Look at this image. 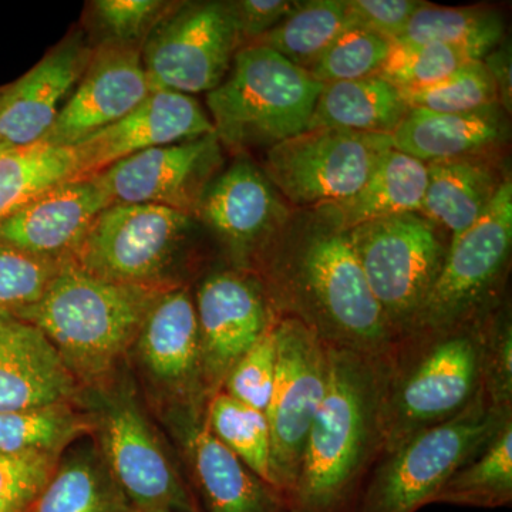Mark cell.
Segmentation results:
<instances>
[{"label":"cell","instance_id":"43","mask_svg":"<svg viewBox=\"0 0 512 512\" xmlns=\"http://www.w3.org/2000/svg\"><path fill=\"white\" fill-rule=\"evenodd\" d=\"M424 3L419 0H346L350 28L367 30L393 43L403 35L410 19Z\"/></svg>","mask_w":512,"mask_h":512},{"label":"cell","instance_id":"32","mask_svg":"<svg viewBox=\"0 0 512 512\" xmlns=\"http://www.w3.org/2000/svg\"><path fill=\"white\" fill-rule=\"evenodd\" d=\"M74 178H80V168L73 147L36 144L0 154V221Z\"/></svg>","mask_w":512,"mask_h":512},{"label":"cell","instance_id":"39","mask_svg":"<svg viewBox=\"0 0 512 512\" xmlns=\"http://www.w3.org/2000/svg\"><path fill=\"white\" fill-rule=\"evenodd\" d=\"M62 262L39 258L0 242V311L16 313L35 305Z\"/></svg>","mask_w":512,"mask_h":512},{"label":"cell","instance_id":"11","mask_svg":"<svg viewBox=\"0 0 512 512\" xmlns=\"http://www.w3.org/2000/svg\"><path fill=\"white\" fill-rule=\"evenodd\" d=\"M241 49L229 2H177L148 35L141 62L153 92L194 96L217 89Z\"/></svg>","mask_w":512,"mask_h":512},{"label":"cell","instance_id":"2","mask_svg":"<svg viewBox=\"0 0 512 512\" xmlns=\"http://www.w3.org/2000/svg\"><path fill=\"white\" fill-rule=\"evenodd\" d=\"M384 357L329 348V380L313 420L289 512H355L384 453Z\"/></svg>","mask_w":512,"mask_h":512},{"label":"cell","instance_id":"19","mask_svg":"<svg viewBox=\"0 0 512 512\" xmlns=\"http://www.w3.org/2000/svg\"><path fill=\"white\" fill-rule=\"evenodd\" d=\"M215 134L210 116L194 96L154 90L126 117L73 146L80 178L141 151Z\"/></svg>","mask_w":512,"mask_h":512},{"label":"cell","instance_id":"33","mask_svg":"<svg viewBox=\"0 0 512 512\" xmlns=\"http://www.w3.org/2000/svg\"><path fill=\"white\" fill-rule=\"evenodd\" d=\"M92 429V421L70 403L0 412V451L60 457L64 448Z\"/></svg>","mask_w":512,"mask_h":512},{"label":"cell","instance_id":"24","mask_svg":"<svg viewBox=\"0 0 512 512\" xmlns=\"http://www.w3.org/2000/svg\"><path fill=\"white\" fill-rule=\"evenodd\" d=\"M504 111L501 106L453 114L409 110L390 138L394 150L423 163L485 156L507 140Z\"/></svg>","mask_w":512,"mask_h":512},{"label":"cell","instance_id":"16","mask_svg":"<svg viewBox=\"0 0 512 512\" xmlns=\"http://www.w3.org/2000/svg\"><path fill=\"white\" fill-rule=\"evenodd\" d=\"M215 134L141 151L93 175L113 204H150L194 217L202 195L221 173Z\"/></svg>","mask_w":512,"mask_h":512},{"label":"cell","instance_id":"7","mask_svg":"<svg viewBox=\"0 0 512 512\" xmlns=\"http://www.w3.org/2000/svg\"><path fill=\"white\" fill-rule=\"evenodd\" d=\"M511 249L512 183L507 177L483 217L448 242L439 275L406 332L456 325L501 305L507 299Z\"/></svg>","mask_w":512,"mask_h":512},{"label":"cell","instance_id":"30","mask_svg":"<svg viewBox=\"0 0 512 512\" xmlns=\"http://www.w3.org/2000/svg\"><path fill=\"white\" fill-rule=\"evenodd\" d=\"M504 36V20L497 10L481 6L443 8L424 3L392 45L443 43L464 47L484 59L503 43Z\"/></svg>","mask_w":512,"mask_h":512},{"label":"cell","instance_id":"40","mask_svg":"<svg viewBox=\"0 0 512 512\" xmlns=\"http://www.w3.org/2000/svg\"><path fill=\"white\" fill-rule=\"evenodd\" d=\"M59 460L49 454L0 451V512H32Z\"/></svg>","mask_w":512,"mask_h":512},{"label":"cell","instance_id":"47","mask_svg":"<svg viewBox=\"0 0 512 512\" xmlns=\"http://www.w3.org/2000/svg\"><path fill=\"white\" fill-rule=\"evenodd\" d=\"M6 151H10V150H8V148L0 146V154L6 153Z\"/></svg>","mask_w":512,"mask_h":512},{"label":"cell","instance_id":"45","mask_svg":"<svg viewBox=\"0 0 512 512\" xmlns=\"http://www.w3.org/2000/svg\"><path fill=\"white\" fill-rule=\"evenodd\" d=\"M483 62L500 94L501 107L510 113L511 111V50L510 46L503 45L495 47L493 52L484 57Z\"/></svg>","mask_w":512,"mask_h":512},{"label":"cell","instance_id":"28","mask_svg":"<svg viewBox=\"0 0 512 512\" xmlns=\"http://www.w3.org/2000/svg\"><path fill=\"white\" fill-rule=\"evenodd\" d=\"M433 504L503 508L512 504V417L467 463L458 468Z\"/></svg>","mask_w":512,"mask_h":512},{"label":"cell","instance_id":"14","mask_svg":"<svg viewBox=\"0 0 512 512\" xmlns=\"http://www.w3.org/2000/svg\"><path fill=\"white\" fill-rule=\"evenodd\" d=\"M194 302L208 400L221 392L235 363L278 318L258 278L234 268L208 275L198 286Z\"/></svg>","mask_w":512,"mask_h":512},{"label":"cell","instance_id":"35","mask_svg":"<svg viewBox=\"0 0 512 512\" xmlns=\"http://www.w3.org/2000/svg\"><path fill=\"white\" fill-rule=\"evenodd\" d=\"M409 110L431 113H473L501 106L497 84L483 60L461 67L440 82L420 89L400 90Z\"/></svg>","mask_w":512,"mask_h":512},{"label":"cell","instance_id":"4","mask_svg":"<svg viewBox=\"0 0 512 512\" xmlns=\"http://www.w3.org/2000/svg\"><path fill=\"white\" fill-rule=\"evenodd\" d=\"M171 288L107 281L64 259L40 301L13 315L45 333L76 380L93 382L136 343Z\"/></svg>","mask_w":512,"mask_h":512},{"label":"cell","instance_id":"20","mask_svg":"<svg viewBox=\"0 0 512 512\" xmlns=\"http://www.w3.org/2000/svg\"><path fill=\"white\" fill-rule=\"evenodd\" d=\"M110 205L113 202L96 178L64 181L3 218L0 242L39 258L64 261Z\"/></svg>","mask_w":512,"mask_h":512},{"label":"cell","instance_id":"17","mask_svg":"<svg viewBox=\"0 0 512 512\" xmlns=\"http://www.w3.org/2000/svg\"><path fill=\"white\" fill-rule=\"evenodd\" d=\"M153 92L141 50L99 45L42 143L73 147L126 117Z\"/></svg>","mask_w":512,"mask_h":512},{"label":"cell","instance_id":"18","mask_svg":"<svg viewBox=\"0 0 512 512\" xmlns=\"http://www.w3.org/2000/svg\"><path fill=\"white\" fill-rule=\"evenodd\" d=\"M93 46L82 30L69 33L35 67L0 93V146H36L53 127L80 82Z\"/></svg>","mask_w":512,"mask_h":512},{"label":"cell","instance_id":"29","mask_svg":"<svg viewBox=\"0 0 512 512\" xmlns=\"http://www.w3.org/2000/svg\"><path fill=\"white\" fill-rule=\"evenodd\" d=\"M349 28L346 0H298L291 13L259 37L254 45L274 50L309 73L323 53Z\"/></svg>","mask_w":512,"mask_h":512},{"label":"cell","instance_id":"8","mask_svg":"<svg viewBox=\"0 0 512 512\" xmlns=\"http://www.w3.org/2000/svg\"><path fill=\"white\" fill-rule=\"evenodd\" d=\"M195 222L160 205L113 204L94 220L69 259L107 281L177 286L171 274L190 244Z\"/></svg>","mask_w":512,"mask_h":512},{"label":"cell","instance_id":"23","mask_svg":"<svg viewBox=\"0 0 512 512\" xmlns=\"http://www.w3.org/2000/svg\"><path fill=\"white\" fill-rule=\"evenodd\" d=\"M205 409H188L185 457L205 512H289L272 485L252 473L208 430Z\"/></svg>","mask_w":512,"mask_h":512},{"label":"cell","instance_id":"46","mask_svg":"<svg viewBox=\"0 0 512 512\" xmlns=\"http://www.w3.org/2000/svg\"><path fill=\"white\" fill-rule=\"evenodd\" d=\"M128 512H173V511H165V510H136V508H131Z\"/></svg>","mask_w":512,"mask_h":512},{"label":"cell","instance_id":"31","mask_svg":"<svg viewBox=\"0 0 512 512\" xmlns=\"http://www.w3.org/2000/svg\"><path fill=\"white\" fill-rule=\"evenodd\" d=\"M131 505L107 466L80 453L57 466L32 512H128Z\"/></svg>","mask_w":512,"mask_h":512},{"label":"cell","instance_id":"36","mask_svg":"<svg viewBox=\"0 0 512 512\" xmlns=\"http://www.w3.org/2000/svg\"><path fill=\"white\" fill-rule=\"evenodd\" d=\"M177 2L165 0H94L87 3L86 26L92 46L143 49L151 30Z\"/></svg>","mask_w":512,"mask_h":512},{"label":"cell","instance_id":"26","mask_svg":"<svg viewBox=\"0 0 512 512\" xmlns=\"http://www.w3.org/2000/svg\"><path fill=\"white\" fill-rule=\"evenodd\" d=\"M427 181L426 163L393 148L355 195L320 208H325L340 228L349 231L365 222L421 212Z\"/></svg>","mask_w":512,"mask_h":512},{"label":"cell","instance_id":"42","mask_svg":"<svg viewBox=\"0 0 512 512\" xmlns=\"http://www.w3.org/2000/svg\"><path fill=\"white\" fill-rule=\"evenodd\" d=\"M483 393L498 409L512 410V320L507 299L488 319Z\"/></svg>","mask_w":512,"mask_h":512},{"label":"cell","instance_id":"48","mask_svg":"<svg viewBox=\"0 0 512 512\" xmlns=\"http://www.w3.org/2000/svg\"><path fill=\"white\" fill-rule=\"evenodd\" d=\"M2 89H3V87H0V93H2Z\"/></svg>","mask_w":512,"mask_h":512},{"label":"cell","instance_id":"13","mask_svg":"<svg viewBox=\"0 0 512 512\" xmlns=\"http://www.w3.org/2000/svg\"><path fill=\"white\" fill-rule=\"evenodd\" d=\"M97 427L106 466L131 508L198 512L194 495L133 397L109 400Z\"/></svg>","mask_w":512,"mask_h":512},{"label":"cell","instance_id":"44","mask_svg":"<svg viewBox=\"0 0 512 512\" xmlns=\"http://www.w3.org/2000/svg\"><path fill=\"white\" fill-rule=\"evenodd\" d=\"M293 0H235L229 2L242 47L254 45L259 37L274 29L291 10Z\"/></svg>","mask_w":512,"mask_h":512},{"label":"cell","instance_id":"27","mask_svg":"<svg viewBox=\"0 0 512 512\" xmlns=\"http://www.w3.org/2000/svg\"><path fill=\"white\" fill-rule=\"evenodd\" d=\"M407 111L400 90L379 76L323 84L309 128L392 136Z\"/></svg>","mask_w":512,"mask_h":512},{"label":"cell","instance_id":"41","mask_svg":"<svg viewBox=\"0 0 512 512\" xmlns=\"http://www.w3.org/2000/svg\"><path fill=\"white\" fill-rule=\"evenodd\" d=\"M278 320V319H276ZM275 320V323H276ZM275 323L241 359L235 363L221 392L266 413L275 380Z\"/></svg>","mask_w":512,"mask_h":512},{"label":"cell","instance_id":"34","mask_svg":"<svg viewBox=\"0 0 512 512\" xmlns=\"http://www.w3.org/2000/svg\"><path fill=\"white\" fill-rule=\"evenodd\" d=\"M204 421L220 443L252 473L272 485L271 433L264 413L218 392L205 404Z\"/></svg>","mask_w":512,"mask_h":512},{"label":"cell","instance_id":"38","mask_svg":"<svg viewBox=\"0 0 512 512\" xmlns=\"http://www.w3.org/2000/svg\"><path fill=\"white\" fill-rule=\"evenodd\" d=\"M390 49L392 43L382 36L349 28L323 53L309 74L320 84L352 82L377 76Z\"/></svg>","mask_w":512,"mask_h":512},{"label":"cell","instance_id":"10","mask_svg":"<svg viewBox=\"0 0 512 512\" xmlns=\"http://www.w3.org/2000/svg\"><path fill=\"white\" fill-rule=\"evenodd\" d=\"M390 150V136L308 128L265 151L261 168L286 202L315 210L355 195Z\"/></svg>","mask_w":512,"mask_h":512},{"label":"cell","instance_id":"21","mask_svg":"<svg viewBox=\"0 0 512 512\" xmlns=\"http://www.w3.org/2000/svg\"><path fill=\"white\" fill-rule=\"evenodd\" d=\"M134 345L154 380L184 400L188 409H205L200 330L194 296L187 288L174 286L158 299Z\"/></svg>","mask_w":512,"mask_h":512},{"label":"cell","instance_id":"12","mask_svg":"<svg viewBox=\"0 0 512 512\" xmlns=\"http://www.w3.org/2000/svg\"><path fill=\"white\" fill-rule=\"evenodd\" d=\"M275 380L265 416L272 485L285 501L295 488L306 437L328 389L329 346L299 320L275 323Z\"/></svg>","mask_w":512,"mask_h":512},{"label":"cell","instance_id":"1","mask_svg":"<svg viewBox=\"0 0 512 512\" xmlns=\"http://www.w3.org/2000/svg\"><path fill=\"white\" fill-rule=\"evenodd\" d=\"M251 274L276 318L299 320L329 348L384 357L396 342L348 231L325 208L292 211Z\"/></svg>","mask_w":512,"mask_h":512},{"label":"cell","instance_id":"25","mask_svg":"<svg viewBox=\"0 0 512 512\" xmlns=\"http://www.w3.org/2000/svg\"><path fill=\"white\" fill-rule=\"evenodd\" d=\"M420 214L447 232L448 242L476 224L507 180L485 156L431 161Z\"/></svg>","mask_w":512,"mask_h":512},{"label":"cell","instance_id":"3","mask_svg":"<svg viewBox=\"0 0 512 512\" xmlns=\"http://www.w3.org/2000/svg\"><path fill=\"white\" fill-rule=\"evenodd\" d=\"M493 311L397 338L384 356V453L454 419L483 394L485 338Z\"/></svg>","mask_w":512,"mask_h":512},{"label":"cell","instance_id":"9","mask_svg":"<svg viewBox=\"0 0 512 512\" xmlns=\"http://www.w3.org/2000/svg\"><path fill=\"white\" fill-rule=\"evenodd\" d=\"M439 231L420 212L348 231L367 285L396 338L412 325L446 258L448 244Z\"/></svg>","mask_w":512,"mask_h":512},{"label":"cell","instance_id":"37","mask_svg":"<svg viewBox=\"0 0 512 512\" xmlns=\"http://www.w3.org/2000/svg\"><path fill=\"white\" fill-rule=\"evenodd\" d=\"M478 60L471 50L443 43L392 45L377 76L399 90L420 89Z\"/></svg>","mask_w":512,"mask_h":512},{"label":"cell","instance_id":"6","mask_svg":"<svg viewBox=\"0 0 512 512\" xmlns=\"http://www.w3.org/2000/svg\"><path fill=\"white\" fill-rule=\"evenodd\" d=\"M512 417L484 393L463 413L419 431L384 453L367 477L355 512H417Z\"/></svg>","mask_w":512,"mask_h":512},{"label":"cell","instance_id":"15","mask_svg":"<svg viewBox=\"0 0 512 512\" xmlns=\"http://www.w3.org/2000/svg\"><path fill=\"white\" fill-rule=\"evenodd\" d=\"M291 214L262 168L239 158L208 185L194 218L218 239L234 269L251 274Z\"/></svg>","mask_w":512,"mask_h":512},{"label":"cell","instance_id":"5","mask_svg":"<svg viewBox=\"0 0 512 512\" xmlns=\"http://www.w3.org/2000/svg\"><path fill=\"white\" fill-rule=\"evenodd\" d=\"M323 84L268 47H242L207 94L215 136L235 153L265 150L308 130Z\"/></svg>","mask_w":512,"mask_h":512},{"label":"cell","instance_id":"22","mask_svg":"<svg viewBox=\"0 0 512 512\" xmlns=\"http://www.w3.org/2000/svg\"><path fill=\"white\" fill-rule=\"evenodd\" d=\"M76 383L42 330L0 311V412L70 403Z\"/></svg>","mask_w":512,"mask_h":512}]
</instances>
